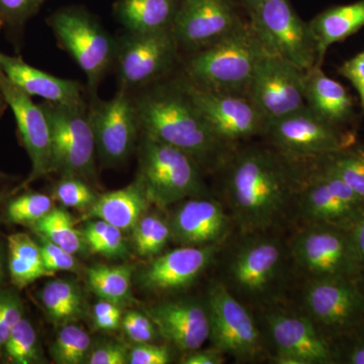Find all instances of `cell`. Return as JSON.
Here are the masks:
<instances>
[{
	"label": "cell",
	"mask_w": 364,
	"mask_h": 364,
	"mask_svg": "<svg viewBox=\"0 0 364 364\" xmlns=\"http://www.w3.org/2000/svg\"><path fill=\"white\" fill-rule=\"evenodd\" d=\"M306 107L326 123L341 130L355 117L353 97L341 83L328 77L321 66L305 72Z\"/></svg>",
	"instance_id": "cell-25"
},
{
	"label": "cell",
	"mask_w": 364,
	"mask_h": 364,
	"mask_svg": "<svg viewBox=\"0 0 364 364\" xmlns=\"http://www.w3.org/2000/svg\"><path fill=\"white\" fill-rule=\"evenodd\" d=\"M129 350L124 345L109 342L90 350L85 363L126 364L129 363Z\"/></svg>",
	"instance_id": "cell-45"
},
{
	"label": "cell",
	"mask_w": 364,
	"mask_h": 364,
	"mask_svg": "<svg viewBox=\"0 0 364 364\" xmlns=\"http://www.w3.org/2000/svg\"><path fill=\"white\" fill-rule=\"evenodd\" d=\"M51 129V173L90 181L95 176V134L88 104H41Z\"/></svg>",
	"instance_id": "cell-6"
},
{
	"label": "cell",
	"mask_w": 364,
	"mask_h": 364,
	"mask_svg": "<svg viewBox=\"0 0 364 364\" xmlns=\"http://www.w3.org/2000/svg\"><path fill=\"white\" fill-rule=\"evenodd\" d=\"M2 28H4V21H2L1 16H0V31H1Z\"/></svg>",
	"instance_id": "cell-56"
},
{
	"label": "cell",
	"mask_w": 364,
	"mask_h": 364,
	"mask_svg": "<svg viewBox=\"0 0 364 364\" xmlns=\"http://www.w3.org/2000/svg\"><path fill=\"white\" fill-rule=\"evenodd\" d=\"M91 98L88 109L97 155L107 166L121 164L133 152L141 132L133 95L119 87L109 100Z\"/></svg>",
	"instance_id": "cell-10"
},
{
	"label": "cell",
	"mask_w": 364,
	"mask_h": 364,
	"mask_svg": "<svg viewBox=\"0 0 364 364\" xmlns=\"http://www.w3.org/2000/svg\"><path fill=\"white\" fill-rule=\"evenodd\" d=\"M265 132L282 152L291 156H330L346 150L354 138L326 123L308 107L267 124Z\"/></svg>",
	"instance_id": "cell-14"
},
{
	"label": "cell",
	"mask_w": 364,
	"mask_h": 364,
	"mask_svg": "<svg viewBox=\"0 0 364 364\" xmlns=\"http://www.w3.org/2000/svg\"><path fill=\"white\" fill-rule=\"evenodd\" d=\"M248 14L251 28L268 54L287 60L303 71L318 66L310 23L301 20L289 0H269Z\"/></svg>",
	"instance_id": "cell-7"
},
{
	"label": "cell",
	"mask_w": 364,
	"mask_h": 364,
	"mask_svg": "<svg viewBox=\"0 0 364 364\" xmlns=\"http://www.w3.org/2000/svg\"><path fill=\"white\" fill-rule=\"evenodd\" d=\"M178 43L172 28L154 32H128L117 39L119 87L142 90L161 78L177 58Z\"/></svg>",
	"instance_id": "cell-8"
},
{
	"label": "cell",
	"mask_w": 364,
	"mask_h": 364,
	"mask_svg": "<svg viewBox=\"0 0 364 364\" xmlns=\"http://www.w3.org/2000/svg\"><path fill=\"white\" fill-rule=\"evenodd\" d=\"M332 159L325 165L333 173L340 177L364 200V154L361 152H340L332 154Z\"/></svg>",
	"instance_id": "cell-39"
},
{
	"label": "cell",
	"mask_w": 364,
	"mask_h": 364,
	"mask_svg": "<svg viewBox=\"0 0 364 364\" xmlns=\"http://www.w3.org/2000/svg\"><path fill=\"white\" fill-rule=\"evenodd\" d=\"M219 244L183 246L156 256L141 270L139 284L146 291H173L191 286L214 259Z\"/></svg>",
	"instance_id": "cell-19"
},
{
	"label": "cell",
	"mask_w": 364,
	"mask_h": 364,
	"mask_svg": "<svg viewBox=\"0 0 364 364\" xmlns=\"http://www.w3.org/2000/svg\"><path fill=\"white\" fill-rule=\"evenodd\" d=\"M2 212V221L26 228L45 217L54 208L52 196L36 191H25L14 196H9Z\"/></svg>",
	"instance_id": "cell-34"
},
{
	"label": "cell",
	"mask_w": 364,
	"mask_h": 364,
	"mask_svg": "<svg viewBox=\"0 0 364 364\" xmlns=\"http://www.w3.org/2000/svg\"><path fill=\"white\" fill-rule=\"evenodd\" d=\"M299 207L310 224L331 226L348 221L355 224L364 210V200L324 167L304 189Z\"/></svg>",
	"instance_id": "cell-18"
},
{
	"label": "cell",
	"mask_w": 364,
	"mask_h": 364,
	"mask_svg": "<svg viewBox=\"0 0 364 364\" xmlns=\"http://www.w3.org/2000/svg\"><path fill=\"white\" fill-rule=\"evenodd\" d=\"M233 0H181L172 31L191 52L226 37L243 23Z\"/></svg>",
	"instance_id": "cell-16"
},
{
	"label": "cell",
	"mask_w": 364,
	"mask_h": 364,
	"mask_svg": "<svg viewBox=\"0 0 364 364\" xmlns=\"http://www.w3.org/2000/svg\"><path fill=\"white\" fill-rule=\"evenodd\" d=\"M305 72L263 50L247 97L267 124L306 107Z\"/></svg>",
	"instance_id": "cell-9"
},
{
	"label": "cell",
	"mask_w": 364,
	"mask_h": 364,
	"mask_svg": "<svg viewBox=\"0 0 364 364\" xmlns=\"http://www.w3.org/2000/svg\"><path fill=\"white\" fill-rule=\"evenodd\" d=\"M181 0H117L116 20L128 32H154L172 28Z\"/></svg>",
	"instance_id": "cell-28"
},
{
	"label": "cell",
	"mask_w": 364,
	"mask_h": 364,
	"mask_svg": "<svg viewBox=\"0 0 364 364\" xmlns=\"http://www.w3.org/2000/svg\"><path fill=\"white\" fill-rule=\"evenodd\" d=\"M7 107H9V105H7L6 97H4V92H2L1 88H0V119L4 116Z\"/></svg>",
	"instance_id": "cell-53"
},
{
	"label": "cell",
	"mask_w": 364,
	"mask_h": 364,
	"mask_svg": "<svg viewBox=\"0 0 364 364\" xmlns=\"http://www.w3.org/2000/svg\"><path fill=\"white\" fill-rule=\"evenodd\" d=\"M178 85L223 143L265 132L264 119L245 95L205 90L186 80Z\"/></svg>",
	"instance_id": "cell-13"
},
{
	"label": "cell",
	"mask_w": 364,
	"mask_h": 364,
	"mask_svg": "<svg viewBox=\"0 0 364 364\" xmlns=\"http://www.w3.org/2000/svg\"><path fill=\"white\" fill-rule=\"evenodd\" d=\"M39 296L46 315L53 324H70L85 312L80 289L70 280H50L43 287Z\"/></svg>",
	"instance_id": "cell-30"
},
{
	"label": "cell",
	"mask_w": 364,
	"mask_h": 364,
	"mask_svg": "<svg viewBox=\"0 0 364 364\" xmlns=\"http://www.w3.org/2000/svg\"><path fill=\"white\" fill-rule=\"evenodd\" d=\"M9 275L7 269V249L6 244L0 241V291L4 289V282Z\"/></svg>",
	"instance_id": "cell-50"
},
{
	"label": "cell",
	"mask_w": 364,
	"mask_h": 364,
	"mask_svg": "<svg viewBox=\"0 0 364 364\" xmlns=\"http://www.w3.org/2000/svg\"><path fill=\"white\" fill-rule=\"evenodd\" d=\"M339 72L358 91L364 111V51L344 62Z\"/></svg>",
	"instance_id": "cell-46"
},
{
	"label": "cell",
	"mask_w": 364,
	"mask_h": 364,
	"mask_svg": "<svg viewBox=\"0 0 364 364\" xmlns=\"http://www.w3.org/2000/svg\"><path fill=\"white\" fill-rule=\"evenodd\" d=\"M50 0H0V16L4 28L13 36L23 33L28 21L37 16Z\"/></svg>",
	"instance_id": "cell-40"
},
{
	"label": "cell",
	"mask_w": 364,
	"mask_h": 364,
	"mask_svg": "<svg viewBox=\"0 0 364 364\" xmlns=\"http://www.w3.org/2000/svg\"><path fill=\"white\" fill-rule=\"evenodd\" d=\"M133 95L141 132L183 151L198 163L212 161L223 143L181 85L145 87Z\"/></svg>",
	"instance_id": "cell-2"
},
{
	"label": "cell",
	"mask_w": 364,
	"mask_h": 364,
	"mask_svg": "<svg viewBox=\"0 0 364 364\" xmlns=\"http://www.w3.org/2000/svg\"><path fill=\"white\" fill-rule=\"evenodd\" d=\"M227 182L235 219L244 232L253 234L273 226L284 214L293 177L272 153L250 149L232 163Z\"/></svg>",
	"instance_id": "cell-1"
},
{
	"label": "cell",
	"mask_w": 364,
	"mask_h": 364,
	"mask_svg": "<svg viewBox=\"0 0 364 364\" xmlns=\"http://www.w3.org/2000/svg\"><path fill=\"white\" fill-rule=\"evenodd\" d=\"M134 268L130 265H97L87 270V284L98 298L122 306L132 298Z\"/></svg>",
	"instance_id": "cell-32"
},
{
	"label": "cell",
	"mask_w": 364,
	"mask_h": 364,
	"mask_svg": "<svg viewBox=\"0 0 364 364\" xmlns=\"http://www.w3.org/2000/svg\"><path fill=\"white\" fill-rule=\"evenodd\" d=\"M88 181L80 177L60 176L52 189V198L66 208L87 210L97 200Z\"/></svg>",
	"instance_id": "cell-38"
},
{
	"label": "cell",
	"mask_w": 364,
	"mask_h": 364,
	"mask_svg": "<svg viewBox=\"0 0 364 364\" xmlns=\"http://www.w3.org/2000/svg\"><path fill=\"white\" fill-rule=\"evenodd\" d=\"M210 340L215 348L242 360H250L262 350L260 333L250 313L223 284L208 293Z\"/></svg>",
	"instance_id": "cell-11"
},
{
	"label": "cell",
	"mask_w": 364,
	"mask_h": 364,
	"mask_svg": "<svg viewBox=\"0 0 364 364\" xmlns=\"http://www.w3.org/2000/svg\"><path fill=\"white\" fill-rule=\"evenodd\" d=\"M47 23L61 47L85 72L90 97H97L98 86L116 63L117 39L82 6L61 7L47 18Z\"/></svg>",
	"instance_id": "cell-4"
},
{
	"label": "cell",
	"mask_w": 364,
	"mask_h": 364,
	"mask_svg": "<svg viewBox=\"0 0 364 364\" xmlns=\"http://www.w3.org/2000/svg\"><path fill=\"white\" fill-rule=\"evenodd\" d=\"M122 328L127 336L135 343L153 342L159 336V333L149 316L136 311H128L123 315Z\"/></svg>",
	"instance_id": "cell-43"
},
{
	"label": "cell",
	"mask_w": 364,
	"mask_h": 364,
	"mask_svg": "<svg viewBox=\"0 0 364 364\" xmlns=\"http://www.w3.org/2000/svg\"><path fill=\"white\" fill-rule=\"evenodd\" d=\"M86 245L93 253L107 258L126 256L127 244L123 231L104 220L92 219L86 223L82 230Z\"/></svg>",
	"instance_id": "cell-37"
},
{
	"label": "cell",
	"mask_w": 364,
	"mask_h": 364,
	"mask_svg": "<svg viewBox=\"0 0 364 364\" xmlns=\"http://www.w3.org/2000/svg\"><path fill=\"white\" fill-rule=\"evenodd\" d=\"M233 1L238 6L239 9H244L249 13L255 7L265 4V2L269 1V0H233Z\"/></svg>",
	"instance_id": "cell-52"
},
{
	"label": "cell",
	"mask_w": 364,
	"mask_h": 364,
	"mask_svg": "<svg viewBox=\"0 0 364 364\" xmlns=\"http://www.w3.org/2000/svg\"><path fill=\"white\" fill-rule=\"evenodd\" d=\"M132 231L136 252L144 258L156 257L171 238L169 223L155 215H144Z\"/></svg>",
	"instance_id": "cell-36"
},
{
	"label": "cell",
	"mask_w": 364,
	"mask_h": 364,
	"mask_svg": "<svg viewBox=\"0 0 364 364\" xmlns=\"http://www.w3.org/2000/svg\"><path fill=\"white\" fill-rule=\"evenodd\" d=\"M151 205L140 177L126 188L98 196L86 210L85 220L100 219L119 228L132 231L136 223L147 213Z\"/></svg>",
	"instance_id": "cell-26"
},
{
	"label": "cell",
	"mask_w": 364,
	"mask_h": 364,
	"mask_svg": "<svg viewBox=\"0 0 364 364\" xmlns=\"http://www.w3.org/2000/svg\"><path fill=\"white\" fill-rule=\"evenodd\" d=\"M293 251L299 264L316 279H343L360 263L352 236L328 225H309L294 239Z\"/></svg>",
	"instance_id": "cell-15"
},
{
	"label": "cell",
	"mask_w": 364,
	"mask_h": 364,
	"mask_svg": "<svg viewBox=\"0 0 364 364\" xmlns=\"http://www.w3.org/2000/svg\"><path fill=\"white\" fill-rule=\"evenodd\" d=\"M0 88L16 119L21 145L28 153L31 171L28 177L11 191V195L28 188L33 182L51 174L52 139L49 121L42 105L14 85L0 69Z\"/></svg>",
	"instance_id": "cell-12"
},
{
	"label": "cell",
	"mask_w": 364,
	"mask_h": 364,
	"mask_svg": "<svg viewBox=\"0 0 364 364\" xmlns=\"http://www.w3.org/2000/svg\"><path fill=\"white\" fill-rule=\"evenodd\" d=\"M262 53L250 23L243 21L226 37L191 53L184 65L186 80L205 90L247 97Z\"/></svg>",
	"instance_id": "cell-3"
},
{
	"label": "cell",
	"mask_w": 364,
	"mask_h": 364,
	"mask_svg": "<svg viewBox=\"0 0 364 364\" xmlns=\"http://www.w3.org/2000/svg\"><path fill=\"white\" fill-rule=\"evenodd\" d=\"M25 305L20 296V289L4 287L0 291V360L4 345L14 328L25 317Z\"/></svg>",
	"instance_id": "cell-41"
},
{
	"label": "cell",
	"mask_w": 364,
	"mask_h": 364,
	"mask_svg": "<svg viewBox=\"0 0 364 364\" xmlns=\"http://www.w3.org/2000/svg\"><path fill=\"white\" fill-rule=\"evenodd\" d=\"M171 238L183 246L220 244L230 231L231 221L218 200L191 196L176 208L169 223Z\"/></svg>",
	"instance_id": "cell-22"
},
{
	"label": "cell",
	"mask_w": 364,
	"mask_h": 364,
	"mask_svg": "<svg viewBox=\"0 0 364 364\" xmlns=\"http://www.w3.org/2000/svg\"><path fill=\"white\" fill-rule=\"evenodd\" d=\"M36 236V235H35ZM42 252L43 263L48 272H74L77 268V260L74 254L60 247L44 237L36 236Z\"/></svg>",
	"instance_id": "cell-42"
},
{
	"label": "cell",
	"mask_w": 364,
	"mask_h": 364,
	"mask_svg": "<svg viewBox=\"0 0 364 364\" xmlns=\"http://www.w3.org/2000/svg\"><path fill=\"white\" fill-rule=\"evenodd\" d=\"M0 69L30 97H39L53 104H86L85 90L79 81L56 77L30 65L21 57L0 52Z\"/></svg>",
	"instance_id": "cell-24"
},
{
	"label": "cell",
	"mask_w": 364,
	"mask_h": 364,
	"mask_svg": "<svg viewBox=\"0 0 364 364\" xmlns=\"http://www.w3.org/2000/svg\"><path fill=\"white\" fill-rule=\"evenodd\" d=\"M268 327L280 364H323L331 361V351L308 317L274 313L267 318Z\"/></svg>",
	"instance_id": "cell-20"
},
{
	"label": "cell",
	"mask_w": 364,
	"mask_h": 364,
	"mask_svg": "<svg viewBox=\"0 0 364 364\" xmlns=\"http://www.w3.org/2000/svg\"><path fill=\"white\" fill-rule=\"evenodd\" d=\"M346 360L351 364H364V343L353 347L347 353Z\"/></svg>",
	"instance_id": "cell-51"
},
{
	"label": "cell",
	"mask_w": 364,
	"mask_h": 364,
	"mask_svg": "<svg viewBox=\"0 0 364 364\" xmlns=\"http://www.w3.org/2000/svg\"><path fill=\"white\" fill-rule=\"evenodd\" d=\"M92 320L95 329L100 330V331H114V330H117L119 327H122L123 312L92 317Z\"/></svg>",
	"instance_id": "cell-48"
},
{
	"label": "cell",
	"mask_w": 364,
	"mask_h": 364,
	"mask_svg": "<svg viewBox=\"0 0 364 364\" xmlns=\"http://www.w3.org/2000/svg\"><path fill=\"white\" fill-rule=\"evenodd\" d=\"M11 196V193H6V191H0V210L4 207V203L9 196Z\"/></svg>",
	"instance_id": "cell-55"
},
{
	"label": "cell",
	"mask_w": 364,
	"mask_h": 364,
	"mask_svg": "<svg viewBox=\"0 0 364 364\" xmlns=\"http://www.w3.org/2000/svg\"><path fill=\"white\" fill-rule=\"evenodd\" d=\"M14 177L9 176L6 172L0 170V186H4V184L7 183V182L13 181Z\"/></svg>",
	"instance_id": "cell-54"
},
{
	"label": "cell",
	"mask_w": 364,
	"mask_h": 364,
	"mask_svg": "<svg viewBox=\"0 0 364 364\" xmlns=\"http://www.w3.org/2000/svg\"><path fill=\"white\" fill-rule=\"evenodd\" d=\"M90 348V334L70 323L61 326L56 339L50 347V354L54 363L58 364H81L86 363Z\"/></svg>",
	"instance_id": "cell-35"
},
{
	"label": "cell",
	"mask_w": 364,
	"mask_h": 364,
	"mask_svg": "<svg viewBox=\"0 0 364 364\" xmlns=\"http://www.w3.org/2000/svg\"><path fill=\"white\" fill-rule=\"evenodd\" d=\"M171 360L172 352L169 347L153 344L152 342L136 343L129 352L130 364H167Z\"/></svg>",
	"instance_id": "cell-44"
},
{
	"label": "cell",
	"mask_w": 364,
	"mask_h": 364,
	"mask_svg": "<svg viewBox=\"0 0 364 364\" xmlns=\"http://www.w3.org/2000/svg\"><path fill=\"white\" fill-rule=\"evenodd\" d=\"M284 267L279 242L257 237L242 244L228 268V279L237 291L250 299L264 298L275 287Z\"/></svg>",
	"instance_id": "cell-17"
},
{
	"label": "cell",
	"mask_w": 364,
	"mask_h": 364,
	"mask_svg": "<svg viewBox=\"0 0 364 364\" xmlns=\"http://www.w3.org/2000/svg\"><path fill=\"white\" fill-rule=\"evenodd\" d=\"M140 150L138 176L151 205L168 207L202 193L203 181L198 163L193 157L145 134Z\"/></svg>",
	"instance_id": "cell-5"
},
{
	"label": "cell",
	"mask_w": 364,
	"mask_h": 364,
	"mask_svg": "<svg viewBox=\"0 0 364 364\" xmlns=\"http://www.w3.org/2000/svg\"><path fill=\"white\" fill-rule=\"evenodd\" d=\"M162 338L181 350H198L210 339L207 306L193 299L162 301L145 312Z\"/></svg>",
	"instance_id": "cell-21"
},
{
	"label": "cell",
	"mask_w": 364,
	"mask_h": 364,
	"mask_svg": "<svg viewBox=\"0 0 364 364\" xmlns=\"http://www.w3.org/2000/svg\"><path fill=\"white\" fill-rule=\"evenodd\" d=\"M1 360L11 364L46 363L39 335L30 318L26 316L14 328L11 336L4 345Z\"/></svg>",
	"instance_id": "cell-33"
},
{
	"label": "cell",
	"mask_w": 364,
	"mask_h": 364,
	"mask_svg": "<svg viewBox=\"0 0 364 364\" xmlns=\"http://www.w3.org/2000/svg\"><path fill=\"white\" fill-rule=\"evenodd\" d=\"M305 306L309 316L320 324L344 327L363 315L364 299L344 279H318L306 289Z\"/></svg>",
	"instance_id": "cell-23"
},
{
	"label": "cell",
	"mask_w": 364,
	"mask_h": 364,
	"mask_svg": "<svg viewBox=\"0 0 364 364\" xmlns=\"http://www.w3.org/2000/svg\"><path fill=\"white\" fill-rule=\"evenodd\" d=\"M351 236L358 251L359 262L364 265V210L354 224L353 233Z\"/></svg>",
	"instance_id": "cell-49"
},
{
	"label": "cell",
	"mask_w": 364,
	"mask_h": 364,
	"mask_svg": "<svg viewBox=\"0 0 364 364\" xmlns=\"http://www.w3.org/2000/svg\"><path fill=\"white\" fill-rule=\"evenodd\" d=\"M6 249L9 279L16 289L21 291L38 279L54 277L46 269L39 243L30 234L18 232L9 235Z\"/></svg>",
	"instance_id": "cell-29"
},
{
	"label": "cell",
	"mask_w": 364,
	"mask_h": 364,
	"mask_svg": "<svg viewBox=\"0 0 364 364\" xmlns=\"http://www.w3.org/2000/svg\"><path fill=\"white\" fill-rule=\"evenodd\" d=\"M28 229L36 236L44 237L72 254L82 252L87 247L82 231L76 228L73 218L62 208H53Z\"/></svg>",
	"instance_id": "cell-31"
},
{
	"label": "cell",
	"mask_w": 364,
	"mask_h": 364,
	"mask_svg": "<svg viewBox=\"0 0 364 364\" xmlns=\"http://www.w3.org/2000/svg\"><path fill=\"white\" fill-rule=\"evenodd\" d=\"M225 358L222 352L217 350H198L188 352V355L182 359L184 364H221Z\"/></svg>",
	"instance_id": "cell-47"
},
{
	"label": "cell",
	"mask_w": 364,
	"mask_h": 364,
	"mask_svg": "<svg viewBox=\"0 0 364 364\" xmlns=\"http://www.w3.org/2000/svg\"><path fill=\"white\" fill-rule=\"evenodd\" d=\"M317 46L318 65L322 66L328 49L364 28V0L325 9L310 21Z\"/></svg>",
	"instance_id": "cell-27"
}]
</instances>
